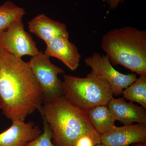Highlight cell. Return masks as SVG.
<instances>
[{
    "mask_svg": "<svg viewBox=\"0 0 146 146\" xmlns=\"http://www.w3.org/2000/svg\"><path fill=\"white\" fill-rule=\"evenodd\" d=\"M84 63L90 67L91 72L100 76L109 84L113 94L117 96L122 94L126 88L137 79L135 74H123L116 70L109 61L107 56L95 52L86 58Z\"/></svg>",
    "mask_w": 146,
    "mask_h": 146,
    "instance_id": "cell-7",
    "label": "cell"
},
{
    "mask_svg": "<svg viewBox=\"0 0 146 146\" xmlns=\"http://www.w3.org/2000/svg\"><path fill=\"white\" fill-rule=\"evenodd\" d=\"M30 32L42 39L46 44L57 36L69 37L65 24L52 20L44 14L35 16L28 23Z\"/></svg>",
    "mask_w": 146,
    "mask_h": 146,
    "instance_id": "cell-12",
    "label": "cell"
},
{
    "mask_svg": "<svg viewBox=\"0 0 146 146\" xmlns=\"http://www.w3.org/2000/svg\"><path fill=\"white\" fill-rule=\"evenodd\" d=\"M124 98L136 102L146 108V75L140 76L136 81L126 88L122 94Z\"/></svg>",
    "mask_w": 146,
    "mask_h": 146,
    "instance_id": "cell-14",
    "label": "cell"
},
{
    "mask_svg": "<svg viewBox=\"0 0 146 146\" xmlns=\"http://www.w3.org/2000/svg\"><path fill=\"white\" fill-rule=\"evenodd\" d=\"M102 49L113 65L146 75V31L134 27L113 29L102 36Z\"/></svg>",
    "mask_w": 146,
    "mask_h": 146,
    "instance_id": "cell-3",
    "label": "cell"
},
{
    "mask_svg": "<svg viewBox=\"0 0 146 146\" xmlns=\"http://www.w3.org/2000/svg\"><path fill=\"white\" fill-rule=\"evenodd\" d=\"M116 119L125 125H132L133 122L146 125L145 108L132 102H127L124 98H112L108 105Z\"/></svg>",
    "mask_w": 146,
    "mask_h": 146,
    "instance_id": "cell-11",
    "label": "cell"
},
{
    "mask_svg": "<svg viewBox=\"0 0 146 146\" xmlns=\"http://www.w3.org/2000/svg\"><path fill=\"white\" fill-rule=\"evenodd\" d=\"M27 63L42 91L43 104L63 96L62 81L58 76L64 71L53 64L49 56L39 52Z\"/></svg>",
    "mask_w": 146,
    "mask_h": 146,
    "instance_id": "cell-5",
    "label": "cell"
},
{
    "mask_svg": "<svg viewBox=\"0 0 146 146\" xmlns=\"http://www.w3.org/2000/svg\"><path fill=\"white\" fill-rule=\"evenodd\" d=\"M100 143L99 133H88L82 135L79 138L74 146H96Z\"/></svg>",
    "mask_w": 146,
    "mask_h": 146,
    "instance_id": "cell-17",
    "label": "cell"
},
{
    "mask_svg": "<svg viewBox=\"0 0 146 146\" xmlns=\"http://www.w3.org/2000/svg\"><path fill=\"white\" fill-rule=\"evenodd\" d=\"M0 49L18 58L39 53L36 43L25 30L23 19L13 22L0 31Z\"/></svg>",
    "mask_w": 146,
    "mask_h": 146,
    "instance_id": "cell-6",
    "label": "cell"
},
{
    "mask_svg": "<svg viewBox=\"0 0 146 146\" xmlns=\"http://www.w3.org/2000/svg\"><path fill=\"white\" fill-rule=\"evenodd\" d=\"M0 98L3 113L25 121L43 104L42 91L27 62L0 49Z\"/></svg>",
    "mask_w": 146,
    "mask_h": 146,
    "instance_id": "cell-1",
    "label": "cell"
},
{
    "mask_svg": "<svg viewBox=\"0 0 146 146\" xmlns=\"http://www.w3.org/2000/svg\"><path fill=\"white\" fill-rule=\"evenodd\" d=\"M2 102L1 100V98H0V109H1L2 108Z\"/></svg>",
    "mask_w": 146,
    "mask_h": 146,
    "instance_id": "cell-20",
    "label": "cell"
},
{
    "mask_svg": "<svg viewBox=\"0 0 146 146\" xmlns=\"http://www.w3.org/2000/svg\"><path fill=\"white\" fill-rule=\"evenodd\" d=\"M42 132L33 122L13 121L10 127L0 133V146H26Z\"/></svg>",
    "mask_w": 146,
    "mask_h": 146,
    "instance_id": "cell-10",
    "label": "cell"
},
{
    "mask_svg": "<svg viewBox=\"0 0 146 146\" xmlns=\"http://www.w3.org/2000/svg\"><path fill=\"white\" fill-rule=\"evenodd\" d=\"M46 45L45 54L57 58L71 70H76L78 68L81 55L75 45L69 40V37L56 36Z\"/></svg>",
    "mask_w": 146,
    "mask_h": 146,
    "instance_id": "cell-9",
    "label": "cell"
},
{
    "mask_svg": "<svg viewBox=\"0 0 146 146\" xmlns=\"http://www.w3.org/2000/svg\"><path fill=\"white\" fill-rule=\"evenodd\" d=\"M100 141L106 146H130L132 144L146 143V125L115 126L109 132L100 135Z\"/></svg>",
    "mask_w": 146,
    "mask_h": 146,
    "instance_id": "cell-8",
    "label": "cell"
},
{
    "mask_svg": "<svg viewBox=\"0 0 146 146\" xmlns=\"http://www.w3.org/2000/svg\"><path fill=\"white\" fill-rule=\"evenodd\" d=\"M96 146H106L105 145H104V144L100 143V144H98V145H97Z\"/></svg>",
    "mask_w": 146,
    "mask_h": 146,
    "instance_id": "cell-21",
    "label": "cell"
},
{
    "mask_svg": "<svg viewBox=\"0 0 146 146\" xmlns=\"http://www.w3.org/2000/svg\"><path fill=\"white\" fill-rule=\"evenodd\" d=\"M133 146H146V143H137Z\"/></svg>",
    "mask_w": 146,
    "mask_h": 146,
    "instance_id": "cell-19",
    "label": "cell"
},
{
    "mask_svg": "<svg viewBox=\"0 0 146 146\" xmlns=\"http://www.w3.org/2000/svg\"><path fill=\"white\" fill-rule=\"evenodd\" d=\"M26 12L10 1L0 6V31L3 30L15 21L23 19Z\"/></svg>",
    "mask_w": 146,
    "mask_h": 146,
    "instance_id": "cell-15",
    "label": "cell"
},
{
    "mask_svg": "<svg viewBox=\"0 0 146 146\" xmlns=\"http://www.w3.org/2000/svg\"><path fill=\"white\" fill-rule=\"evenodd\" d=\"M87 115L93 127L100 135L109 132L115 126L116 119L106 106L93 108L87 112Z\"/></svg>",
    "mask_w": 146,
    "mask_h": 146,
    "instance_id": "cell-13",
    "label": "cell"
},
{
    "mask_svg": "<svg viewBox=\"0 0 146 146\" xmlns=\"http://www.w3.org/2000/svg\"><path fill=\"white\" fill-rule=\"evenodd\" d=\"M43 121V131L26 146H56L52 142V134L48 125L44 120Z\"/></svg>",
    "mask_w": 146,
    "mask_h": 146,
    "instance_id": "cell-16",
    "label": "cell"
},
{
    "mask_svg": "<svg viewBox=\"0 0 146 146\" xmlns=\"http://www.w3.org/2000/svg\"><path fill=\"white\" fill-rule=\"evenodd\" d=\"M124 0H106V3L110 9H114L118 7L120 3H122Z\"/></svg>",
    "mask_w": 146,
    "mask_h": 146,
    "instance_id": "cell-18",
    "label": "cell"
},
{
    "mask_svg": "<svg viewBox=\"0 0 146 146\" xmlns=\"http://www.w3.org/2000/svg\"><path fill=\"white\" fill-rule=\"evenodd\" d=\"M62 88L63 96L86 113L98 106H108L114 95L108 83L92 72L84 78L64 75Z\"/></svg>",
    "mask_w": 146,
    "mask_h": 146,
    "instance_id": "cell-4",
    "label": "cell"
},
{
    "mask_svg": "<svg viewBox=\"0 0 146 146\" xmlns=\"http://www.w3.org/2000/svg\"><path fill=\"white\" fill-rule=\"evenodd\" d=\"M39 111L52 131L56 146H74L82 135L98 133L91 124L87 113L64 96L45 103Z\"/></svg>",
    "mask_w": 146,
    "mask_h": 146,
    "instance_id": "cell-2",
    "label": "cell"
}]
</instances>
